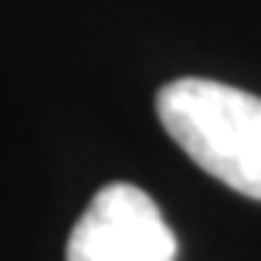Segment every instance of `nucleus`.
I'll return each instance as SVG.
<instances>
[{
    "mask_svg": "<svg viewBox=\"0 0 261 261\" xmlns=\"http://www.w3.org/2000/svg\"><path fill=\"white\" fill-rule=\"evenodd\" d=\"M176 234L153 203L133 184L102 187L68 238V261H176Z\"/></svg>",
    "mask_w": 261,
    "mask_h": 261,
    "instance_id": "f03ea898",
    "label": "nucleus"
},
{
    "mask_svg": "<svg viewBox=\"0 0 261 261\" xmlns=\"http://www.w3.org/2000/svg\"><path fill=\"white\" fill-rule=\"evenodd\" d=\"M156 116L200 170L261 200V98L211 78H176L160 88Z\"/></svg>",
    "mask_w": 261,
    "mask_h": 261,
    "instance_id": "f257e3e1",
    "label": "nucleus"
}]
</instances>
